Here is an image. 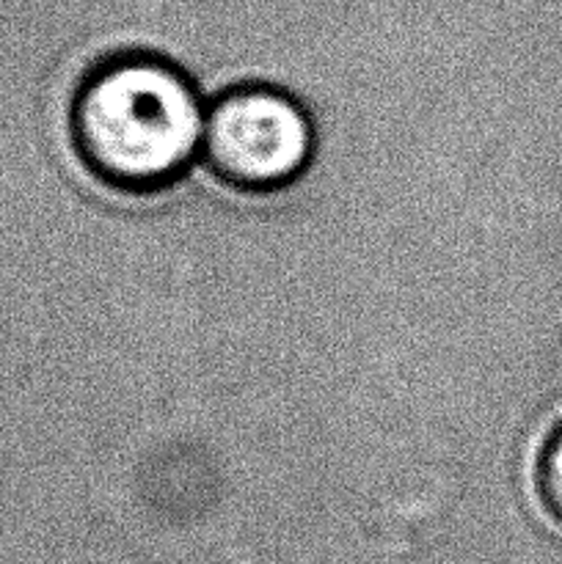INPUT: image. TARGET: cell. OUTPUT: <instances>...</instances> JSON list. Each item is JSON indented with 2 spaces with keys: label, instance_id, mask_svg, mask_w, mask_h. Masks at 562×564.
I'll use <instances>...</instances> for the list:
<instances>
[{
  "label": "cell",
  "instance_id": "obj_3",
  "mask_svg": "<svg viewBox=\"0 0 562 564\" xmlns=\"http://www.w3.org/2000/svg\"><path fill=\"white\" fill-rule=\"evenodd\" d=\"M534 488L543 510L562 527V424L545 438L534 468Z\"/></svg>",
  "mask_w": 562,
  "mask_h": 564
},
{
  "label": "cell",
  "instance_id": "obj_2",
  "mask_svg": "<svg viewBox=\"0 0 562 564\" xmlns=\"http://www.w3.org/2000/svg\"><path fill=\"white\" fill-rule=\"evenodd\" d=\"M314 143L312 116L292 94L242 83L218 94L207 108L202 160L226 187L262 196L306 174Z\"/></svg>",
  "mask_w": 562,
  "mask_h": 564
},
{
  "label": "cell",
  "instance_id": "obj_1",
  "mask_svg": "<svg viewBox=\"0 0 562 564\" xmlns=\"http://www.w3.org/2000/svg\"><path fill=\"white\" fill-rule=\"evenodd\" d=\"M204 116L191 77L154 53H119L83 75L69 105V138L105 187L149 196L202 158Z\"/></svg>",
  "mask_w": 562,
  "mask_h": 564
}]
</instances>
